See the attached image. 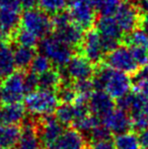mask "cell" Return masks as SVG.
Returning a JSON list of instances; mask_svg holds the SVG:
<instances>
[{"mask_svg":"<svg viewBox=\"0 0 148 149\" xmlns=\"http://www.w3.org/2000/svg\"><path fill=\"white\" fill-rule=\"evenodd\" d=\"M130 76L101 63L95 66L92 81L95 89L105 90L114 100H118L129 93L132 88L133 81Z\"/></svg>","mask_w":148,"mask_h":149,"instance_id":"1","label":"cell"},{"mask_svg":"<svg viewBox=\"0 0 148 149\" xmlns=\"http://www.w3.org/2000/svg\"><path fill=\"white\" fill-rule=\"evenodd\" d=\"M60 104L56 91L38 88L24 97V108L32 116L43 117L53 115Z\"/></svg>","mask_w":148,"mask_h":149,"instance_id":"2","label":"cell"},{"mask_svg":"<svg viewBox=\"0 0 148 149\" xmlns=\"http://www.w3.org/2000/svg\"><path fill=\"white\" fill-rule=\"evenodd\" d=\"M38 47L41 54L47 56L56 68L65 66L74 55L75 51L55 35H50L42 39Z\"/></svg>","mask_w":148,"mask_h":149,"instance_id":"3","label":"cell"},{"mask_svg":"<svg viewBox=\"0 0 148 149\" xmlns=\"http://www.w3.org/2000/svg\"><path fill=\"white\" fill-rule=\"evenodd\" d=\"M20 26L31 31L40 39L50 36L54 31L51 15L41 8H28L22 13Z\"/></svg>","mask_w":148,"mask_h":149,"instance_id":"4","label":"cell"},{"mask_svg":"<svg viewBox=\"0 0 148 149\" xmlns=\"http://www.w3.org/2000/svg\"><path fill=\"white\" fill-rule=\"evenodd\" d=\"M95 30L103 39L106 53H110L124 41V31L120 28L114 16H99L94 24Z\"/></svg>","mask_w":148,"mask_h":149,"instance_id":"5","label":"cell"},{"mask_svg":"<svg viewBox=\"0 0 148 149\" xmlns=\"http://www.w3.org/2000/svg\"><path fill=\"white\" fill-rule=\"evenodd\" d=\"M104 63L116 70L134 76L140 69L131 49L127 45H120L106 55Z\"/></svg>","mask_w":148,"mask_h":149,"instance_id":"6","label":"cell"},{"mask_svg":"<svg viewBox=\"0 0 148 149\" xmlns=\"http://www.w3.org/2000/svg\"><path fill=\"white\" fill-rule=\"evenodd\" d=\"M24 73L26 71L16 70L1 81L0 91L4 104H20L24 100L26 94L24 88Z\"/></svg>","mask_w":148,"mask_h":149,"instance_id":"7","label":"cell"},{"mask_svg":"<svg viewBox=\"0 0 148 149\" xmlns=\"http://www.w3.org/2000/svg\"><path fill=\"white\" fill-rule=\"evenodd\" d=\"M60 69L62 77L65 80L77 81L91 79L94 74L95 66L89 62L82 54L77 53L71 57L69 62Z\"/></svg>","mask_w":148,"mask_h":149,"instance_id":"8","label":"cell"},{"mask_svg":"<svg viewBox=\"0 0 148 149\" xmlns=\"http://www.w3.org/2000/svg\"><path fill=\"white\" fill-rule=\"evenodd\" d=\"M65 130V126L61 124L53 115L37 117V131L42 141L44 149H52L59 137Z\"/></svg>","mask_w":148,"mask_h":149,"instance_id":"9","label":"cell"},{"mask_svg":"<svg viewBox=\"0 0 148 149\" xmlns=\"http://www.w3.org/2000/svg\"><path fill=\"white\" fill-rule=\"evenodd\" d=\"M78 53L82 54L94 66L104 63L107 53L104 47L101 36L95 29L86 31Z\"/></svg>","mask_w":148,"mask_h":149,"instance_id":"10","label":"cell"},{"mask_svg":"<svg viewBox=\"0 0 148 149\" xmlns=\"http://www.w3.org/2000/svg\"><path fill=\"white\" fill-rule=\"evenodd\" d=\"M141 15L142 14L135 4L124 0L121 2L114 17L124 33H129L139 28Z\"/></svg>","mask_w":148,"mask_h":149,"instance_id":"11","label":"cell"},{"mask_svg":"<svg viewBox=\"0 0 148 149\" xmlns=\"http://www.w3.org/2000/svg\"><path fill=\"white\" fill-rule=\"evenodd\" d=\"M20 126V136L13 149H44L37 131V116L26 117Z\"/></svg>","mask_w":148,"mask_h":149,"instance_id":"12","label":"cell"},{"mask_svg":"<svg viewBox=\"0 0 148 149\" xmlns=\"http://www.w3.org/2000/svg\"><path fill=\"white\" fill-rule=\"evenodd\" d=\"M22 14L18 9L0 8V41L11 43L15 31L20 26Z\"/></svg>","mask_w":148,"mask_h":149,"instance_id":"13","label":"cell"},{"mask_svg":"<svg viewBox=\"0 0 148 149\" xmlns=\"http://www.w3.org/2000/svg\"><path fill=\"white\" fill-rule=\"evenodd\" d=\"M89 112L99 119L103 120L116 109V102L105 90L95 89L88 98Z\"/></svg>","mask_w":148,"mask_h":149,"instance_id":"14","label":"cell"},{"mask_svg":"<svg viewBox=\"0 0 148 149\" xmlns=\"http://www.w3.org/2000/svg\"><path fill=\"white\" fill-rule=\"evenodd\" d=\"M72 22L83 31H88L97 22V11L93 8L90 0L74 5L69 11Z\"/></svg>","mask_w":148,"mask_h":149,"instance_id":"15","label":"cell"},{"mask_svg":"<svg viewBox=\"0 0 148 149\" xmlns=\"http://www.w3.org/2000/svg\"><path fill=\"white\" fill-rule=\"evenodd\" d=\"M101 122L112 132V134H115L116 136L127 133L133 129L132 120L129 113L117 107L113 112L101 120Z\"/></svg>","mask_w":148,"mask_h":149,"instance_id":"16","label":"cell"},{"mask_svg":"<svg viewBox=\"0 0 148 149\" xmlns=\"http://www.w3.org/2000/svg\"><path fill=\"white\" fill-rule=\"evenodd\" d=\"M83 31H84L80 26L75 24L73 22H70L68 24L54 29L53 35H55L58 39H60L75 51L79 52L83 38H84Z\"/></svg>","mask_w":148,"mask_h":149,"instance_id":"17","label":"cell"},{"mask_svg":"<svg viewBox=\"0 0 148 149\" xmlns=\"http://www.w3.org/2000/svg\"><path fill=\"white\" fill-rule=\"evenodd\" d=\"M88 145L84 135L72 127L64 130L52 149H87Z\"/></svg>","mask_w":148,"mask_h":149,"instance_id":"18","label":"cell"},{"mask_svg":"<svg viewBox=\"0 0 148 149\" xmlns=\"http://www.w3.org/2000/svg\"><path fill=\"white\" fill-rule=\"evenodd\" d=\"M26 110L22 104H4L0 108V123L4 125H22Z\"/></svg>","mask_w":148,"mask_h":149,"instance_id":"19","label":"cell"},{"mask_svg":"<svg viewBox=\"0 0 148 149\" xmlns=\"http://www.w3.org/2000/svg\"><path fill=\"white\" fill-rule=\"evenodd\" d=\"M15 62H14L13 49L8 42L0 41V80L15 72Z\"/></svg>","mask_w":148,"mask_h":149,"instance_id":"20","label":"cell"},{"mask_svg":"<svg viewBox=\"0 0 148 149\" xmlns=\"http://www.w3.org/2000/svg\"><path fill=\"white\" fill-rule=\"evenodd\" d=\"M20 132V125H4L0 123V149H13Z\"/></svg>","mask_w":148,"mask_h":149,"instance_id":"21","label":"cell"},{"mask_svg":"<svg viewBox=\"0 0 148 149\" xmlns=\"http://www.w3.org/2000/svg\"><path fill=\"white\" fill-rule=\"evenodd\" d=\"M13 55L16 69L20 71H26L30 68L34 58L36 57L37 52L35 48L16 45L13 49Z\"/></svg>","mask_w":148,"mask_h":149,"instance_id":"22","label":"cell"},{"mask_svg":"<svg viewBox=\"0 0 148 149\" xmlns=\"http://www.w3.org/2000/svg\"><path fill=\"white\" fill-rule=\"evenodd\" d=\"M63 81V77L59 68H52L39 76V88L56 91Z\"/></svg>","mask_w":148,"mask_h":149,"instance_id":"23","label":"cell"},{"mask_svg":"<svg viewBox=\"0 0 148 149\" xmlns=\"http://www.w3.org/2000/svg\"><path fill=\"white\" fill-rule=\"evenodd\" d=\"M114 143L116 149H142L139 135H137L135 131L117 135L114 139Z\"/></svg>","mask_w":148,"mask_h":149,"instance_id":"24","label":"cell"},{"mask_svg":"<svg viewBox=\"0 0 148 149\" xmlns=\"http://www.w3.org/2000/svg\"><path fill=\"white\" fill-rule=\"evenodd\" d=\"M54 114L56 119L64 126H72L77 119V111L74 104H60Z\"/></svg>","mask_w":148,"mask_h":149,"instance_id":"25","label":"cell"},{"mask_svg":"<svg viewBox=\"0 0 148 149\" xmlns=\"http://www.w3.org/2000/svg\"><path fill=\"white\" fill-rule=\"evenodd\" d=\"M56 93L60 104H74L78 97V93L74 87L73 81L65 79H63L59 88L56 90Z\"/></svg>","mask_w":148,"mask_h":149,"instance_id":"26","label":"cell"},{"mask_svg":"<svg viewBox=\"0 0 148 149\" xmlns=\"http://www.w3.org/2000/svg\"><path fill=\"white\" fill-rule=\"evenodd\" d=\"M40 40L41 39L34 33L24 28H22V26L18 28V30L15 31L13 38H12V42L15 43L16 45L31 48L37 47L40 43Z\"/></svg>","mask_w":148,"mask_h":149,"instance_id":"27","label":"cell"},{"mask_svg":"<svg viewBox=\"0 0 148 149\" xmlns=\"http://www.w3.org/2000/svg\"><path fill=\"white\" fill-rule=\"evenodd\" d=\"M101 123V119L95 117L94 115H92L91 113H88V114H86L85 116L77 119L73 123L72 127L75 128L76 130H78L80 133H82L83 135H84V137H86L91 132V130L94 129V128Z\"/></svg>","mask_w":148,"mask_h":149,"instance_id":"28","label":"cell"},{"mask_svg":"<svg viewBox=\"0 0 148 149\" xmlns=\"http://www.w3.org/2000/svg\"><path fill=\"white\" fill-rule=\"evenodd\" d=\"M90 2L101 16H114L121 4V0H90Z\"/></svg>","mask_w":148,"mask_h":149,"instance_id":"29","label":"cell"},{"mask_svg":"<svg viewBox=\"0 0 148 149\" xmlns=\"http://www.w3.org/2000/svg\"><path fill=\"white\" fill-rule=\"evenodd\" d=\"M123 43H125V45L128 47L148 48V33L139 28L131 33H126Z\"/></svg>","mask_w":148,"mask_h":149,"instance_id":"30","label":"cell"},{"mask_svg":"<svg viewBox=\"0 0 148 149\" xmlns=\"http://www.w3.org/2000/svg\"><path fill=\"white\" fill-rule=\"evenodd\" d=\"M39 8L49 15H56L64 11L67 4V0H39Z\"/></svg>","mask_w":148,"mask_h":149,"instance_id":"31","label":"cell"},{"mask_svg":"<svg viewBox=\"0 0 148 149\" xmlns=\"http://www.w3.org/2000/svg\"><path fill=\"white\" fill-rule=\"evenodd\" d=\"M52 68H53V63L47 56L43 55V54H37L28 68V71L40 76L43 73L51 70Z\"/></svg>","mask_w":148,"mask_h":149,"instance_id":"32","label":"cell"},{"mask_svg":"<svg viewBox=\"0 0 148 149\" xmlns=\"http://www.w3.org/2000/svg\"><path fill=\"white\" fill-rule=\"evenodd\" d=\"M112 132L106 127L101 122V124L97 126L94 129L91 130V132L86 136V140L89 144L94 143V142L104 141V140L112 139Z\"/></svg>","mask_w":148,"mask_h":149,"instance_id":"33","label":"cell"},{"mask_svg":"<svg viewBox=\"0 0 148 149\" xmlns=\"http://www.w3.org/2000/svg\"><path fill=\"white\" fill-rule=\"evenodd\" d=\"M73 84H74V87H75V89H76L77 93H78V96L87 98V100L90 97L92 92L95 90L92 78L73 81Z\"/></svg>","mask_w":148,"mask_h":149,"instance_id":"34","label":"cell"},{"mask_svg":"<svg viewBox=\"0 0 148 149\" xmlns=\"http://www.w3.org/2000/svg\"><path fill=\"white\" fill-rule=\"evenodd\" d=\"M131 49L136 62L141 67L148 64V48L143 47H129Z\"/></svg>","mask_w":148,"mask_h":149,"instance_id":"35","label":"cell"},{"mask_svg":"<svg viewBox=\"0 0 148 149\" xmlns=\"http://www.w3.org/2000/svg\"><path fill=\"white\" fill-rule=\"evenodd\" d=\"M24 88L26 94L39 88V76L35 73L28 71L24 73Z\"/></svg>","mask_w":148,"mask_h":149,"instance_id":"36","label":"cell"},{"mask_svg":"<svg viewBox=\"0 0 148 149\" xmlns=\"http://www.w3.org/2000/svg\"><path fill=\"white\" fill-rule=\"evenodd\" d=\"M134 90L137 94L142 97V100L148 106V81L146 80H134Z\"/></svg>","mask_w":148,"mask_h":149,"instance_id":"37","label":"cell"},{"mask_svg":"<svg viewBox=\"0 0 148 149\" xmlns=\"http://www.w3.org/2000/svg\"><path fill=\"white\" fill-rule=\"evenodd\" d=\"M87 149H116V146L112 139H108L104 140V141L90 143Z\"/></svg>","mask_w":148,"mask_h":149,"instance_id":"38","label":"cell"},{"mask_svg":"<svg viewBox=\"0 0 148 149\" xmlns=\"http://www.w3.org/2000/svg\"><path fill=\"white\" fill-rule=\"evenodd\" d=\"M20 4L17 0H0V8H11V9H20Z\"/></svg>","mask_w":148,"mask_h":149,"instance_id":"39","label":"cell"},{"mask_svg":"<svg viewBox=\"0 0 148 149\" xmlns=\"http://www.w3.org/2000/svg\"><path fill=\"white\" fill-rule=\"evenodd\" d=\"M134 80H146L148 81V64L141 67L139 71L133 76Z\"/></svg>","mask_w":148,"mask_h":149,"instance_id":"40","label":"cell"},{"mask_svg":"<svg viewBox=\"0 0 148 149\" xmlns=\"http://www.w3.org/2000/svg\"><path fill=\"white\" fill-rule=\"evenodd\" d=\"M139 139L142 149H148V127L139 133Z\"/></svg>","mask_w":148,"mask_h":149,"instance_id":"41","label":"cell"},{"mask_svg":"<svg viewBox=\"0 0 148 149\" xmlns=\"http://www.w3.org/2000/svg\"><path fill=\"white\" fill-rule=\"evenodd\" d=\"M19 2L20 6L24 9H28V8H33L39 3V0H17Z\"/></svg>","mask_w":148,"mask_h":149,"instance_id":"42","label":"cell"},{"mask_svg":"<svg viewBox=\"0 0 148 149\" xmlns=\"http://www.w3.org/2000/svg\"><path fill=\"white\" fill-rule=\"evenodd\" d=\"M136 6L141 14H148V0H139Z\"/></svg>","mask_w":148,"mask_h":149,"instance_id":"43","label":"cell"},{"mask_svg":"<svg viewBox=\"0 0 148 149\" xmlns=\"http://www.w3.org/2000/svg\"><path fill=\"white\" fill-rule=\"evenodd\" d=\"M139 28L144 31L145 33H148V14H142V15H141V20H140V26H139Z\"/></svg>","mask_w":148,"mask_h":149,"instance_id":"44","label":"cell"},{"mask_svg":"<svg viewBox=\"0 0 148 149\" xmlns=\"http://www.w3.org/2000/svg\"><path fill=\"white\" fill-rule=\"evenodd\" d=\"M84 1H86V0H67V4L70 7H72V6L77 5V4L81 3V2H84Z\"/></svg>","mask_w":148,"mask_h":149,"instance_id":"45","label":"cell"},{"mask_svg":"<svg viewBox=\"0 0 148 149\" xmlns=\"http://www.w3.org/2000/svg\"><path fill=\"white\" fill-rule=\"evenodd\" d=\"M126 1H129V2H131V3H133V4H135V5H136V4L138 3L139 0H126Z\"/></svg>","mask_w":148,"mask_h":149,"instance_id":"46","label":"cell"},{"mask_svg":"<svg viewBox=\"0 0 148 149\" xmlns=\"http://www.w3.org/2000/svg\"><path fill=\"white\" fill-rule=\"evenodd\" d=\"M0 83H1V80H0ZM2 97H1V91H0V108H1V104H2Z\"/></svg>","mask_w":148,"mask_h":149,"instance_id":"47","label":"cell"}]
</instances>
